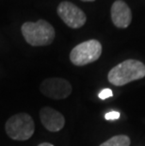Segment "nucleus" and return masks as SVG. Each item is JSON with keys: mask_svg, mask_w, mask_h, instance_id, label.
Wrapping results in <instances>:
<instances>
[{"mask_svg": "<svg viewBox=\"0 0 145 146\" xmlns=\"http://www.w3.org/2000/svg\"><path fill=\"white\" fill-rule=\"evenodd\" d=\"M145 65L140 60H127L116 65L109 71L107 78L114 86H123L131 81L143 78Z\"/></svg>", "mask_w": 145, "mask_h": 146, "instance_id": "f257e3e1", "label": "nucleus"}, {"mask_svg": "<svg viewBox=\"0 0 145 146\" xmlns=\"http://www.w3.org/2000/svg\"><path fill=\"white\" fill-rule=\"evenodd\" d=\"M22 34L26 42L32 46H44L53 42L55 39V29L51 24L45 20L26 22L23 24Z\"/></svg>", "mask_w": 145, "mask_h": 146, "instance_id": "f03ea898", "label": "nucleus"}, {"mask_svg": "<svg viewBox=\"0 0 145 146\" xmlns=\"http://www.w3.org/2000/svg\"><path fill=\"white\" fill-rule=\"evenodd\" d=\"M6 133L14 141H27L34 134L35 123L27 113H17L11 116L5 125Z\"/></svg>", "mask_w": 145, "mask_h": 146, "instance_id": "7ed1b4c3", "label": "nucleus"}, {"mask_svg": "<svg viewBox=\"0 0 145 146\" xmlns=\"http://www.w3.org/2000/svg\"><path fill=\"white\" fill-rule=\"evenodd\" d=\"M102 54V44L97 40H89L79 43L70 53V60L76 66L94 62Z\"/></svg>", "mask_w": 145, "mask_h": 146, "instance_id": "20e7f679", "label": "nucleus"}, {"mask_svg": "<svg viewBox=\"0 0 145 146\" xmlns=\"http://www.w3.org/2000/svg\"><path fill=\"white\" fill-rule=\"evenodd\" d=\"M42 94L49 98L60 100L65 99L72 92V86L64 78L51 77L46 78L41 84Z\"/></svg>", "mask_w": 145, "mask_h": 146, "instance_id": "39448f33", "label": "nucleus"}, {"mask_svg": "<svg viewBox=\"0 0 145 146\" xmlns=\"http://www.w3.org/2000/svg\"><path fill=\"white\" fill-rule=\"evenodd\" d=\"M57 11L61 20L72 29H79L84 26L87 21L84 11L71 2H61L58 5Z\"/></svg>", "mask_w": 145, "mask_h": 146, "instance_id": "423d86ee", "label": "nucleus"}, {"mask_svg": "<svg viewBox=\"0 0 145 146\" xmlns=\"http://www.w3.org/2000/svg\"><path fill=\"white\" fill-rule=\"evenodd\" d=\"M40 119L46 129L51 132L60 131L65 125L63 115L49 107L42 108L40 111Z\"/></svg>", "mask_w": 145, "mask_h": 146, "instance_id": "0eeeda50", "label": "nucleus"}, {"mask_svg": "<svg viewBox=\"0 0 145 146\" xmlns=\"http://www.w3.org/2000/svg\"><path fill=\"white\" fill-rule=\"evenodd\" d=\"M111 20L119 29H126L132 21V12L125 2L117 0L111 6Z\"/></svg>", "mask_w": 145, "mask_h": 146, "instance_id": "6e6552de", "label": "nucleus"}, {"mask_svg": "<svg viewBox=\"0 0 145 146\" xmlns=\"http://www.w3.org/2000/svg\"><path fill=\"white\" fill-rule=\"evenodd\" d=\"M130 145V139L125 135L114 136L111 139H107L104 143L99 146H129Z\"/></svg>", "mask_w": 145, "mask_h": 146, "instance_id": "1a4fd4ad", "label": "nucleus"}, {"mask_svg": "<svg viewBox=\"0 0 145 146\" xmlns=\"http://www.w3.org/2000/svg\"><path fill=\"white\" fill-rule=\"evenodd\" d=\"M98 96H99V98L102 99V100H105V99L112 97V96H113V92H112V91L110 89H107H107H103L99 92Z\"/></svg>", "mask_w": 145, "mask_h": 146, "instance_id": "9d476101", "label": "nucleus"}, {"mask_svg": "<svg viewBox=\"0 0 145 146\" xmlns=\"http://www.w3.org/2000/svg\"><path fill=\"white\" fill-rule=\"evenodd\" d=\"M120 116H121V114L118 111H115V110H112V111H109V112H107L106 115H105V118H106V120L107 121H113V120H118Z\"/></svg>", "mask_w": 145, "mask_h": 146, "instance_id": "9b49d317", "label": "nucleus"}, {"mask_svg": "<svg viewBox=\"0 0 145 146\" xmlns=\"http://www.w3.org/2000/svg\"><path fill=\"white\" fill-rule=\"evenodd\" d=\"M38 146H54V145L51 143H48V142H42V143L39 144Z\"/></svg>", "mask_w": 145, "mask_h": 146, "instance_id": "f8f14e48", "label": "nucleus"}, {"mask_svg": "<svg viewBox=\"0 0 145 146\" xmlns=\"http://www.w3.org/2000/svg\"><path fill=\"white\" fill-rule=\"evenodd\" d=\"M81 1H84V2H92L94 0H81Z\"/></svg>", "mask_w": 145, "mask_h": 146, "instance_id": "ddd939ff", "label": "nucleus"}]
</instances>
